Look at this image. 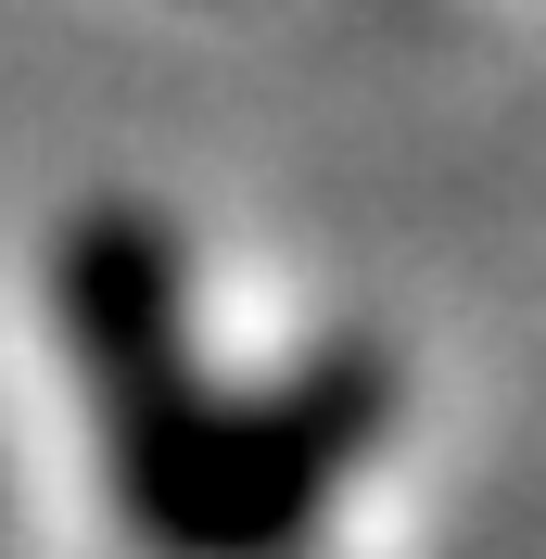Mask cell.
<instances>
[{"label": "cell", "mask_w": 546, "mask_h": 559, "mask_svg": "<svg viewBox=\"0 0 546 559\" xmlns=\"http://www.w3.org/2000/svg\"><path fill=\"white\" fill-rule=\"evenodd\" d=\"M381 407H394L381 356H318L280 394H216L191 457L166 471V496L140 509V547L153 559H280L318 522V496L369 457Z\"/></svg>", "instance_id": "6da1fadb"}, {"label": "cell", "mask_w": 546, "mask_h": 559, "mask_svg": "<svg viewBox=\"0 0 546 559\" xmlns=\"http://www.w3.org/2000/svg\"><path fill=\"white\" fill-rule=\"evenodd\" d=\"M51 318H64L76 369L103 394V432H115V496L128 522L166 496V471L191 457L204 432V369H191V280H178V242L153 229L140 204L76 216L64 254H51Z\"/></svg>", "instance_id": "7a4b0ae2"}]
</instances>
